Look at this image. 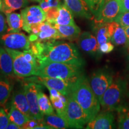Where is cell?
<instances>
[{
    "label": "cell",
    "instance_id": "1",
    "mask_svg": "<svg viewBox=\"0 0 129 129\" xmlns=\"http://www.w3.org/2000/svg\"><path fill=\"white\" fill-rule=\"evenodd\" d=\"M37 61L47 60L83 67L84 64L77 48L71 43L58 41L40 42Z\"/></svg>",
    "mask_w": 129,
    "mask_h": 129
},
{
    "label": "cell",
    "instance_id": "2",
    "mask_svg": "<svg viewBox=\"0 0 129 129\" xmlns=\"http://www.w3.org/2000/svg\"><path fill=\"white\" fill-rule=\"evenodd\" d=\"M69 94L83 108L90 120L99 114L101 104L84 75L81 74L74 81Z\"/></svg>",
    "mask_w": 129,
    "mask_h": 129
},
{
    "label": "cell",
    "instance_id": "3",
    "mask_svg": "<svg viewBox=\"0 0 129 129\" xmlns=\"http://www.w3.org/2000/svg\"><path fill=\"white\" fill-rule=\"evenodd\" d=\"M36 76L71 80L81 75L82 67L71 64L47 60L38 61Z\"/></svg>",
    "mask_w": 129,
    "mask_h": 129
},
{
    "label": "cell",
    "instance_id": "4",
    "mask_svg": "<svg viewBox=\"0 0 129 129\" xmlns=\"http://www.w3.org/2000/svg\"><path fill=\"white\" fill-rule=\"evenodd\" d=\"M126 91V83L121 79L113 80L100 101L103 111L117 110L121 105Z\"/></svg>",
    "mask_w": 129,
    "mask_h": 129
},
{
    "label": "cell",
    "instance_id": "5",
    "mask_svg": "<svg viewBox=\"0 0 129 129\" xmlns=\"http://www.w3.org/2000/svg\"><path fill=\"white\" fill-rule=\"evenodd\" d=\"M66 121L70 128H83L90 121L83 108L70 94L67 96Z\"/></svg>",
    "mask_w": 129,
    "mask_h": 129
},
{
    "label": "cell",
    "instance_id": "6",
    "mask_svg": "<svg viewBox=\"0 0 129 129\" xmlns=\"http://www.w3.org/2000/svg\"><path fill=\"white\" fill-rule=\"evenodd\" d=\"M10 56L13 63V69L16 76L25 78L30 76H36L38 71V67L28 62L24 57L23 51L14 50L6 48Z\"/></svg>",
    "mask_w": 129,
    "mask_h": 129
},
{
    "label": "cell",
    "instance_id": "7",
    "mask_svg": "<svg viewBox=\"0 0 129 129\" xmlns=\"http://www.w3.org/2000/svg\"><path fill=\"white\" fill-rule=\"evenodd\" d=\"M113 80V75L107 69H99L93 72L91 75L88 81L90 86L99 102Z\"/></svg>",
    "mask_w": 129,
    "mask_h": 129
},
{
    "label": "cell",
    "instance_id": "8",
    "mask_svg": "<svg viewBox=\"0 0 129 129\" xmlns=\"http://www.w3.org/2000/svg\"><path fill=\"white\" fill-rule=\"evenodd\" d=\"M0 43L6 48L24 51L29 50L31 42L25 34L12 32L0 35Z\"/></svg>",
    "mask_w": 129,
    "mask_h": 129
},
{
    "label": "cell",
    "instance_id": "9",
    "mask_svg": "<svg viewBox=\"0 0 129 129\" xmlns=\"http://www.w3.org/2000/svg\"><path fill=\"white\" fill-rule=\"evenodd\" d=\"M76 78L71 80H63V79L50 78V77H42L40 76L32 77L26 79L28 82H34L44 85L47 88H54L61 94L65 96H68L70 94L71 87L72 83Z\"/></svg>",
    "mask_w": 129,
    "mask_h": 129
},
{
    "label": "cell",
    "instance_id": "10",
    "mask_svg": "<svg viewBox=\"0 0 129 129\" xmlns=\"http://www.w3.org/2000/svg\"><path fill=\"white\" fill-rule=\"evenodd\" d=\"M42 84L34 82H28L23 85L24 90L29 106L32 118L43 120L44 115L41 112L38 106V92L42 88Z\"/></svg>",
    "mask_w": 129,
    "mask_h": 129
},
{
    "label": "cell",
    "instance_id": "11",
    "mask_svg": "<svg viewBox=\"0 0 129 129\" xmlns=\"http://www.w3.org/2000/svg\"><path fill=\"white\" fill-rule=\"evenodd\" d=\"M23 21L22 29L30 34L31 27L46 20V12L39 6L26 7L20 13Z\"/></svg>",
    "mask_w": 129,
    "mask_h": 129
},
{
    "label": "cell",
    "instance_id": "12",
    "mask_svg": "<svg viewBox=\"0 0 129 129\" xmlns=\"http://www.w3.org/2000/svg\"><path fill=\"white\" fill-rule=\"evenodd\" d=\"M36 35L37 41L47 42L62 40L60 34L52 24L47 21L37 24L31 27V32Z\"/></svg>",
    "mask_w": 129,
    "mask_h": 129
},
{
    "label": "cell",
    "instance_id": "13",
    "mask_svg": "<svg viewBox=\"0 0 129 129\" xmlns=\"http://www.w3.org/2000/svg\"><path fill=\"white\" fill-rule=\"evenodd\" d=\"M120 13V0H106L99 14L94 21L101 23H109L115 20Z\"/></svg>",
    "mask_w": 129,
    "mask_h": 129
},
{
    "label": "cell",
    "instance_id": "14",
    "mask_svg": "<svg viewBox=\"0 0 129 129\" xmlns=\"http://www.w3.org/2000/svg\"><path fill=\"white\" fill-rule=\"evenodd\" d=\"M114 117L112 111H103L90 120L87 129H111L114 127Z\"/></svg>",
    "mask_w": 129,
    "mask_h": 129
},
{
    "label": "cell",
    "instance_id": "15",
    "mask_svg": "<svg viewBox=\"0 0 129 129\" xmlns=\"http://www.w3.org/2000/svg\"><path fill=\"white\" fill-rule=\"evenodd\" d=\"M64 4L75 16L90 20L94 19V15L84 0H64Z\"/></svg>",
    "mask_w": 129,
    "mask_h": 129
},
{
    "label": "cell",
    "instance_id": "16",
    "mask_svg": "<svg viewBox=\"0 0 129 129\" xmlns=\"http://www.w3.org/2000/svg\"><path fill=\"white\" fill-rule=\"evenodd\" d=\"M77 44L82 50L88 53L94 54L99 52V44L96 36L91 32L85 31L81 33L77 39Z\"/></svg>",
    "mask_w": 129,
    "mask_h": 129
},
{
    "label": "cell",
    "instance_id": "17",
    "mask_svg": "<svg viewBox=\"0 0 129 129\" xmlns=\"http://www.w3.org/2000/svg\"><path fill=\"white\" fill-rule=\"evenodd\" d=\"M0 73L7 77L15 75L12 56L4 47L1 46H0Z\"/></svg>",
    "mask_w": 129,
    "mask_h": 129
},
{
    "label": "cell",
    "instance_id": "18",
    "mask_svg": "<svg viewBox=\"0 0 129 129\" xmlns=\"http://www.w3.org/2000/svg\"><path fill=\"white\" fill-rule=\"evenodd\" d=\"M12 104L30 118H32L23 87L14 91L12 96Z\"/></svg>",
    "mask_w": 129,
    "mask_h": 129
},
{
    "label": "cell",
    "instance_id": "19",
    "mask_svg": "<svg viewBox=\"0 0 129 129\" xmlns=\"http://www.w3.org/2000/svg\"><path fill=\"white\" fill-rule=\"evenodd\" d=\"M53 26L60 34L62 40H77L81 34V29L78 26L75 25H60L57 24H52Z\"/></svg>",
    "mask_w": 129,
    "mask_h": 129
},
{
    "label": "cell",
    "instance_id": "20",
    "mask_svg": "<svg viewBox=\"0 0 129 129\" xmlns=\"http://www.w3.org/2000/svg\"><path fill=\"white\" fill-rule=\"evenodd\" d=\"M5 14L8 26L7 33L20 32L23 26V21L21 14L12 12Z\"/></svg>",
    "mask_w": 129,
    "mask_h": 129
},
{
    "label": "cell",
    "instance_id": "21",
    "mask_svg": "<svg viewBox=\"0 0 129 129\" xmlns=\"http://www.w3.org/2000/svg\"><path fill=\"white\" fill-rule=\"evenodd\" d=\"M12 85L7 77L0 74V106L4 108L11 96Z\"/></svg>",
    "mask_w": 129,
    "mask_h": 129
},
{
    "label": "cell",
    "instance_id": "22",
    "mask_svg": "<svg viewBox=\"0 0 129 129\" xmlns=\"http://www.w3.org/2000/svg\"><path fill=\"white\" fill-rule=\"evenodd\" d=\"M94 22V25L93 30L99 45L106 42L111 41V37L109 32L108 23H101L95 21Z\"/></svg>",
    "mask_w": 129,
    "mask_h": 129
},
{
    "label": "cell",
    "instance_id": "23",
    "mask_svg": "<svg viewBox=\"0 0 129 129\" xmlns=\"http://www.w3.org/2000/svg\"><path fill=\"white\" fill-rule=\"evenodd\" d=\"M7 113L10 121L17 124L22 127V126L30 119V118L20 111L12 104H11L9 112Z\"/></svg>",
    "mask_w": 129,
    "mask_h": 129
},
{
    "label": "cell",
    "instance_id": "24",
    "mask_svg": "<svg viewBox=\"0 0 129 129\" xmlns=\"http://www.w3.org/2000/svg\"><path fill=\"white\" fill-rule=\"evenodd\" d=\"M54 24L60 25H69L75 24L74 20L73 14L64 4H61L59 7V14L56 19Z\"/></svg>",
    "mask_w": 129,
    "mask_h": 129
},
{
    "label": "cell",
    "instance_id": "25",
    "mask_svg": "<svg viewBox=\"0 0 129 129\" xmlns=\"http://www.w3.org/2000/svg\"><path fill=\"white\" fill-rule=\"evenodd\" d=\"M38 106L40 110L44 115L54 114V108L50 99L41 90L38 92Z\"/></svg>",
    "mask_w": 129,
    "mask_h": 129
},
{
    "label": "cell",
    "instance_id": "26",
    "mask_svg": "<svg viewBox=\"0 0 129 129\" xmlns=\"http://www.w3.org/2000/svg\"><path fill=\"white\" fill-rule=\"evenodd\" d=\"M57 114L66 121V109L67 105V97L60 94L56 98H50ZM68 123V122H67Z\"/></svg>",
    "mask_w": 129,
    "mask_h": 129
},
{
    "label": "cell",
    "instance_id": "27",
    "mask_svg": "<svg viewBox=\"0 0 129 129\" xmlns=\"http://www.w3.org/2000/svg\"><path fill=\"white\" fill-rule=\"evenodd\" d=\"M3 7L1 12L5 14L13 12L29 4L28 0H2Z\"/></svg>",
    "mask_w": 129,
    "mask_h": 129
},
{
    "label": "cell",
    "instance_id": "28",
    "mask_svg": "<svg viewBox=\"0 0 129 129\" xmlns=\"http://www.w3.org/2000/svg\"><path fill=\"white\" fill-rule=\"evenodd\" d=\"M43 120L47 124L52 127V128L64 129L69 127L67 122L57 114L56 115L53 114L50 115H44Z\"/></svg>",
    "mask_w": 129,
    "mask_h": 129
},
{
    "label": "cell",
    "instance_id": "29",
    "mask_svg": "<svg viewBox=\"0 0 129 129\" xmlns=\"http://www.w3.org/2000/svg\"><path fill=\"white\" fill-rule=\"evenodd\" d=\"M111 43L114 46H125L129 41L125 34L124 28L119 25L117 27L113 33L111 39Z\"/></svg>",
    "mask_w": 129,
    "mask_h": 129
},
{
    "label": "cell",
    "instance_id": "30",
    "mask_svg": "<svg viewBox=\"0 0 129 129\" xmlns=\"http://www.w3.org/2000/svg\"><path fill=\"white\" fill-rule=\"evenodd\" d=\"M117 111L118 112V128L121 129H129V109L122 106Z\"/></svg>",
    "mask_w": 129,
    "mask_h": 129
},
{
    "label": "cell",
    "instance_id": "31",
    "mask_svg": "<svg viewBox=\"0 0 129 129\" xmlns=\"http://www.w3.org/2000/svg\"><path fill=\"white\" fill-rule=\"evenodd\" d=\"M94 15V18L98 16L105 0H84Z\"/></svg>",
    "mask_w": 129,
    "mask_h": 129
},
{
    "label": "cell",
    "instance_id": "32",
    "mask_svg": "<svg viewBox=\"0 0 129 129\" xmlns=\"http://www.w3.org/2000/svg\"><path fill=\"white\" fill-rule=\"evenodd\" d=\"M115 22L120 24L121 26L125 28L129 26V12H122L115 19Z\"/></svg>",
    "mask_w": 129,
    "mask_h": 129
},
{
    "label": "cell",
    "instance_id": "33",
    "mask_svg": "<svg viewBox=\"0 0 129 129\" xmlns=\"http://www.w3.org/2000/svg\"><path fill=\"white\" fill-rule=\"evenodd\" d=\"M46 13V21L51 24H54L59 14V7H51Z\"/></svg>",
    "mask_w": 129,
    "mask_h": 129
},
{
    "label": "cell",
    "instance_id": "34",
    "mask_svg": "<svg viewBox=\"0 0 129 129\" xmlns=\"http://www.w3.org/2000/svg\"><path fill=\"white\" fill-rule=\"evenodd\" d=\"M10 122L7 113L4 108L0 106V129H6Z\"/></svg>",
    "mask_w": 129,
    "mask_h": 129
},
{
    "label": "cell",
    "instance_id": "35",
    "mask_svg": "<svg viewBox=\"0 0 129 129\" xmlns=\"http://www.w3.org/2000/svg\"><path fill=\"white\" fill-rule=\"evenodd\" d=\"M114 49V45L111 41L106 42L99 45V53L102 54H108L111 53Z\"/></svg>",
    "mask_w": 129,
    "mask_h": 129
},
{
    "label": "cell",
    "instance_id": "36",
    "mask_svg": "<svg viewBox=\"0 0 129 129\" xmlns=\"http://www.w3.org/2000/svg\"><path fill=\"white\" fill-rule=\"evenodd\" d=\"M42 121H43V120H36L34 118H30L28 122H26L22 126L23 129H35L37 125H38Z\"/></svg>",
    "mask_w": 129,
    "mask_h": 129
},
{
    "label": "cell",
    "instance_id": "37",
    "mask_svg": "<svg viewBox=\"0 0 129 129\" xmlns=\"http://www.w3.org/2000/svg\"><path fill=\"white\" fill-rule=\"evenodd\" d=\"M7 20L2 13L0 12V35L7 33Z\"/></svg>",
    "mask_w": 129,
    "mask_h": 129
},
{
    "label": "cell",
    "instance_id": "38",
    "mask_svg": "<svg viewBox=\"0 0 129 129\" xmlns=\"http://www.w3.org/2000/svg\"><path fill=\"white\" fill-rule=\"evenodd\" d=\"M129 12V0H120V13Z\"/></svg>",
    "mask_w": 129,
    "mask_h": 129
},
{
    "label": "cell",
    "instance_id": "39",
    "mask_svg": "<svg viewBox=\"0 0 129 129\" xmlns=\"http://www.w3.org/2000/svg\"><path fill=\"white\" fill-rule=\"evenodd\" d=\"M39 3L40 7L46 13L48 12L51 8L50 6L49 3H48V0H41Z\"/></svg>",
    "mask_w": 129,
    "mask_h": 129
},
{
    "label": "cell",
    "instance_id": "40",
    "mask_svg": "<svg viewBox=\"0 0 129 129\" xmlns=\"http://www.w3.org/2000/svg\"><path fill=\"white\" fill-rule=\"evenodd\" d=\"M50 6L51 7H59L61 4V0H48Z\"/></svg>",
    "mask_w": 129,
    "mask_h": 129
},
{
    "label": "cell",
    "instance_id": "41",
    "mask_svg": "<svg viewBox=\"0 0 129 129\" xmlns=\"http://www.w3.org/2000/svg\"><path fill=\"white\" fill-rule=\"evenodd\" d=\"M22 128V127L19 126V125H17V124L14 123L13 122H12L10 121L9 124L7 126L6 129H20Z\"/></svg>",
    "mask_w": 129,
    "mask_h": 129
},
{
    "label": "cell",
    "instance_id": "42",
    "mask_svg": "<svg viewBox=\"0 0 129 129\" xmlns=\"http://www.w3.org/2000/svg\"><path fill=\"white\" fill-rule=\"evenodd\" d=\"M125 51H126L127 59H128L129 62V41L128 42V43L125 45Z\"/></svg>",
    "mask_w": 129,
    "mask_h": 129
},
{
    "label": "cell",
    "instance_id": "43",
    "mask_svg": "<svg viewBox=\"0 0 129 129\" xmlns=\"http://www.w3.org/2000/svg\"><path fill=\"white\" fill-rule=\"evenodd\" d=\"M124 30H125V34H126L127 38H128V41H129V26L125 28H124Z\"/></svg>",
    "mask_w": 129,
    "mask_h": 129
},
{
    "label": "cell",
    "instance_id": "44",
    "mask_svg": "<svg viewBox=\"0 0 129 129\" xmlns=\"http://www.w3.org/2000/svg\"><path fill=\"white\" fill-rule=\"evenodd\" d=\"M2 7H3L2 0H0V10L1 11V10H2Z\"/></svg>",
    "mask_w": 129,
    "mask_h": 129
},
{
    "label": "cell",
    "instance_id": "45",
    "mask_svg": "<svg viewBox=\"0 0 129 129\" xmlns=\"http://www.w3.org/2000/svg\"><path fill=\"white\" fill-rule=\"evenodd\" d=\"M30 1H34V2H38V0H30Z\"/></svg>",
    "mask_w": 129,
    "mask_h": 129
},
{
    "label": "cell",
    "instance_id": "46",
    "mask_svg": "<svg viewBox=\"0 0 129 129\" xmlns=\"http://www.w3.org/2000/svg\"><path fill=\"white\" fill-rule=\"evenodd\" d=\"M41 1V0H38V3H40Z\"/></svg>",
    "mask_w": 129,
    "mask_h": 129
}]
</instances>
